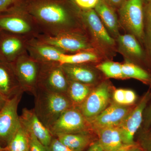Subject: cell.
Segmentation results:
<instances>
[{"instance_id": "6da1fadb", "label": "cell", "mask_w": 151, "mask_h": 151, "mask_svg": "<svg viewBox=\"0 0 151 151\" xmlns=\"http://www.w3.org/2000/svg\"><path fill=\"white\" fill-rule=\"evenodd\" d=\"M23 6L35 21L41 34L82 33L76 25V22L82 23L81 9L71 0H25Z\"/></svg>"}, {"instance_id": "7a4b0ae2", "label": "cell", "mask_w": 151, "mask_h": 151, "mask_svg": "<svg viewBox=\"0 0 151 151\" xmlns=\"http://www.w3.org/2000/svg\"><path fill=\"white\" fill-rule=\"evenodd\" d=\"M37 116L48 129L63 112L73 107L66 94L56 93L37 87L35 94Z\"/></svg>"}, {"instance_id": "3957f363", "label": "cell", "mask_w": 151, "mask_h": 151, "mask_svg": "<svg viewBox=\"0 0 151 151\" xmlns=\"http://www.w3.org/2000/svg\"><path fill=\"white\" fill-rule=\"evenodd\" d=\"M24 4L0 13V32L29 40L36 38L41 32L32 17L25 9Z\"/></svg>"}, {"instance_id": "277c9868", "label": "cell", "mask_w": 151, "mask_h": 151, "mask_svg": "<svg viewBox=\"0 0 151 151\" xmlns=\"http://www.w3.org/2000/svg\"><path fill=\"white\" fill-rule=\"evenodd\" d=\"M146 0H126L118 11L120 21L131 34L144 42V6Z\"/></svg>"}, {"instance_id": "5b68a950", "label": "cell", "mask_w": 151, "mask_h": 151, "mask_svg": "<svg viewBox=\"0 0 151 151\" xmlns=\"http://www.w3.org/2000/svg\"><path fill=\"white\" fill-rule=\"evenodd\" d=\"M35 39L67 54L89 51L92 48L87 38L81 32H66L55 36L40 34Z\"/></svg>"}, {"instance_id": "8992f818", "label": "cell", "mask_w": 151, "mask_h": 151, "mask_svg": "<svg viewBox=\"0 0 151 151\" xmlns=\"http://www.w3.org/2000/svg\"><path fill=\"white\" fill-rule=\"evenodd\" d=\"M38 87L66 94L68 79L58 62L40 63Z\"/></svg>"}, {"instance_id": "52a82bcc", "label": "cell", "mask_w": 151, "mask_h": 151, "mask_svg": "<svg viewBox=\"0 0 151 151\" xmlns=\"http://www.w3.org/2000/svg\"><path fill=\"white\" fill-rule=\"evenodd\" d=\"M23 92L7 100L0 111V145L6 147L21 125L18 106Z\"/></svg>"}, {"instance_id": "ba28073f", "label": "cell", "mask_w": 151, "mask_h": 151, "mask_svg": "<svg viewBox=\"0 0 151 151\" xmlns=\"http://www.w3.org/2000/svg\"><path fill=\"white\" fill-rule=\"evenodd\" d=\"M12 63L24 91L34 95L38 87L40 63L27 52Z\"/></svg>"}, {"instance_id": "9c48e42d", "label": "cell", "mask_w": 151, "mask_h": 151, "mask_svg": "<svg viewBox=\"0 0 151 151\" xmlns=\"http://www.w3.org/2000/svg\"><path fill=\"white\" fill-rule=\"evenodd\" d=\"M89 123L78 108L71 107L60 115L49 128L53 136L59 134L86 132Z\"/></svg>"}, {"instance_id": "30bf717a", "label": "cell", "mask_w": 151, "mask_h": 151, "mask_svg": "<svg viewBox=\"0 0 151 151\" xmlns=\"http://www.w3.org/2000/svg\"><path fill=\"white\" fill-rule=\"evenodd\" d=\"M110 94L109 86L104 82L91 90L78 108L88 122L98 116L108 107Z\"/></svg>"}, {"instance_id": "8fae6325", "label": "cell", "mask_w": 151, "mask_h": 151, "mask_svg": "<svg viewBox=\"0 0 151 151\" xmlns=\"http://www.w3.org/2000/svg\"><path fill=\"white\" fill-rule=\"evenodd\" d=\"M150 97V90L147 91L138 104L133 108L121 126L119 127L124 145L135 144L134 137L139 129L143 123V114Z\"/></svg>"}, {"instance_id": "7c38bea8", "label": "cell", "mask_w": 151, "mask_h": 151, "mask_svg": "<svg viewBox=\"0 0 151 151\" xmlns=\"http://www.w3.org/2000/svg\"><path fill=\"white\" fill-rule=\"evenodd\" d=\"M29 40L21 36L0 32V60L10 63L14 62L27 52Z\"/></svg>"}, {"instance_id": "4fadbf2b", "label": "cell", "mask_w": 151, "mask_h": 151, "mask_svg": "<svg viewBox=\"0 0 151 151\" xmlns=\"http://www.w3.org/2000/svg\"><path fill=\"white\" fill-rule=\"evenodd\" d=\"M133 108L113 103L88 122L89 126L94 131L108 127H119Z\"/></svg>"}, {"instance_id": "5bb4252c", "label": "cell", "mask_w": 151, "mask_h": 151, "mask_svg": "<svg viewBox=\"0 0 151 151\" xmlns=\"http://www.w3.org/2000/svg\"><path fill=\"white\" fill-rule=\"evenodd\" d=\"M80 17L83 25L88 28L97 41L106 46L114 45V39L108 34L106 27L94 9H81Z\"/></svg>"}, {"instance_id": "9a60e30c", "label": "cell", "mask_w": 151, "mask_h": 151, "mask_svg": "<svg viewBox=\"0 0 151 151\" xmlns=\"http://www.w3.org/2000/svg\"><path fill=\"white\" fill-rule=\"evenodd\" d=\"M20 119L22 125L47 148L53 136L48 128L39 119L34 110L24 108Z\"/></svg>"}, {"instance_id": "2e32d148", "label": "cell", "mask_w": 151, "mask_h": 151, "mask_svg": "<svg viewBox=\"0 0 151 151\" xmlns=\"http://www.w3.org/2000/svg\"><path fill=\"white\" fill-rule=\"evenodd\" d=\"M24 92L12 63L0 60V93L9 100Z\"/></svg>"}, {"instance_id": "e0dca14e", "label": "cell", "mask_w": 151, "mask_h": 151, "mask_svg": "<svg viewBox=\"0 0 151 151\" xmlns=\"http://www.w3.org/2000/svg\"><path fill=\"white\" fill-rule=\"evenodd\" d=\"M27 52L39 63L59 62L62 54L65 53L51 45L42 43L35 38L28 41Z\"/></svg>"}, {"instance_id": "ac0fdd59", "label": "cell", "mask_w": 151, "mask_h": 151, "mask_svg": "<svg viewBox=\"0 0 151 151\" xmlns=\"http://www.w3.org/2000/svg\"><path fill=\"white\" fill-rule=\"evenodd\" d=\"M95 131L104 151H115L124 145L119 127L102 128Z\"/></svg>"}, {"instance_id": "d6986e66", "label": "cell", "mask_w": 151, "mask_h": 151, "mask_svg": "<svg viewBox=\"0 0 151 151\" xmlns=\"http://www.w3.org/2000/svg\"><path fill=\"white\" fill-rule=\"evenodd\" d=\"M68 78L91 85L96 81V73L84 64L61 65Z\"/></svg>"}, {"instance_id": "ffe728a7", "label": "cell", "mask_w": 151, "mask_h": 151, "mask_svg": "<svg viewBox=\"0 0 151 151\" xmlns=\"http://www.w3.org/2000/svg\"><path fill=\"white\" fill-rule=\"evenodd\" d=\"M118 41L121 51L129 57L138 61L145 59L142 47L134 35L131 34L119 35Z\"/></svg>"}, {"instance_id": "44dd1931", "label": "cell", "mask_w": 151, "mask_h": 151, "mask_svg": "<svg viewBox=\"0 0 151 151\" xmlns=\"http://www.w3.org/2000/svg\"><path fill=\"white\" fill-rule=\"evenodd\" d=\"M94 10L104 26L113 35L119 34V21L116 11L108 6L103 0H99Z\"/></svg>"}, {"instance_id": "7402d4cb", "label": "cell", "mask_w": 151, "mask_h": 151, "mask_svg": "<svg viewBox=\"0 0 151 151\" xmlns=\"http://www.w3.org/2000/svg\"><path fill=\"white\" fill-rule=\"evenodd\" d=\"M92 90L91 86L89 84L68 79L66 95L70 100L73 107L78 108Z\"/></svg>"}, {"instance_id": "603a6c76", "label": "cell", "mask_w": 151, "mask_h": 151, "mask_svg": "<svg viewBox=\"0 0 151 151\" xmlns=\"http://www.w3.org/2000/svg\"><path fill=\"white\" fill-rule=\"evenodd\" d=\"M54 137L75 151H83L91 143V138L86 132L59 134Z\"/></svg>"}, {"instance_id": "cb8c5ba5", "label": "cell", "mask_w": 151, "mask_h": 151, "mask_svg": "<svg viewBox=\"0 0 151 151\" xmlns=\"http://www.w3.org/2000/svg\"><path fill=\"white\" fill-rule=\"evenodd\" d=\"M29 132L21 124L6 147V151H29Z\"/></svg>"}, {"instance_id": "d4e9b609", "label": "cell", "mask_w": 151, "mask_h": 151, "mask_svg": "<svg viewBox=\"0 0 151 151\" xmlns=\"http://www.w3.org/2000/svg\"><path fill=\"white\" fill-rule=\"evenodd\" d=\"M122 70L125 78H134L151 84V74L139 65L127 63L122 64Z\"/></svg>"}, {"instance_id": "484cf974", "label": "cell", "mask_w": 151, "mask_h": 151, "mask_svg": "<svg viewBox=\"0 0 151 151\" xmlns=\"http://www.w3.org/2000/svg\"><path fill=\"white\" fill-rule=\"evenodd\" d=\"M97 59V56L89 51L79 52L75 53H64L61 55L59 63L63 64H85Z\"/></svg>"}, {"instance_id": "4316f807", "label": "cell", "mask_w": 151, "mask_h": 151, "mask_svg": "<svg viewBox=\"0 0 151 151\" xmlns=\"http://www.w3.org/2000/svg\"><path fill=\"white\" fill-rule=\"evenodd\" d=\"M97 68L109 78H125L122 72V64L118 63L106 61L99 64Z\"/></svg>"}, {"instance_id": "83f0119b", "label": "cell", "mask_w": 151, "mask_h": 151, "mask_svg": "<svg viewBox=\"0 0 151 151\" xmlns=\"http://www.w3.org/2000/svg\"><path fill=\"white\" fill-rule=\"evenodd\" d=\"M137 143L142 151H151V126L147 129H142Z\"/></svg>"}, {"instance_id": "f1b7e54d", "label": "cell", "mask_w": 151, "mask_h": 151, "mask_svg": "<svg viewBox=\"0 0 151 151\" xmlns=\"http://www.w3.org/2000/svg\"><path fill=\"white\" fill-rule=\"evenodd\" d=\"M142 129L147 130L151 126V90H150V97L143 114Z\"/></svg>"}, {"instance_id": "f546056e", "label": "cell", "mask_w": 151, "mask_h": 151, "mask_svg": "<svg viewBox=\"0 0 151 151\" xmlns=\"http://www.w3.org/2000/svg\"><path fill=\"white\" fill-rule=\"evenodd\" d=\"M47 149V151H75L65 145L54 136Z\"/></svg>"}, {"instance_id": "4dcf8cb0", "label": "cell", "mask_w": 151, "mask_h": 151, "mask_svg": "<svg viewBox=\"0 0 151 151\" xmlns=\"http://www.w3.org/2000/svg\"><path fill=\"white\" fill-rule=\"evenodd\" d=\"M25 0H0V13L12 8L22 5Z\"/></svg>"}, {"instance_id": "1f68e13d", "label": "cell", "mask_w": 151, "mask_h": 151, "mask_svg": "<svg viewBox=\"0 0 151 151\" xmlns=\"http://www.w3.org/2000/svg\"><path fill=\"white\" fill-rule=\"evenodd\" d=\"M29 132V151H47L46 147L42 145L32 133Z\"/></svg>"}, {"instance_id": "d6a6232c", "label": "cell", "mask_w": 151, "mask_h": 151, "mask_svg": "<svg viewBox=\"0 0 151 151\" xmlns=\"http://www.w3.org/2000/svg\"><path fill=\"white\" fill-rule=\"evenodd\" d=\"M144 21L146 31H151V0H146L145 3Z\"/></svg>"}, {"instance_id": "836d02e7", "label": "cell", "mask_w": 151, "mask_h": 151, "mask_svg": "<svg viewBox=\"0 0 151 151\" xmlns=\"http://www.w3.org/2000/svg\"><path fill=\"white\" fill-rule=\"evenodd\" d=\"M81 10L94 9L99 0H71Z\"/></svg>"}, {"instance_id": "e575fe53", "label": "cell", "mask_w": 151, "mask_h": 151, "mask_svg": "<svg viewBox=\"0 0 151 151\" xmlns=\"http://www.w3.org/2000/svg\"><path fill=\"white\" fill-rule=\"evenodd\" d=\"M113 99L117 104L125 105V89H120L115 90L113 94Z\"/></svg>"}, {"instance_id": "d590c367", "label": "cell", "mask_w": 151, "mask_h": 151, "mask_svg": "<svg viewBox=\"0 0 151 151\" xmlns=\"http://www.w3.org/2000/svg\"><path fill=\"white\" fill-rule=\"evenodd\" d=\"M137 99V95L134 91L125 89V105H133L136 102Z\"/></svg>"}, {"instance_id": "8d00e7d4", "label": "cell", "mask_w": 151, "mask_h": 151, "mask_svg": "<svg viewBox=\"0 0 151 151\" xmlns=\"http://www.w3.org/2000/svg\"><path fill=\"white\" fill-rule=\"evenodd\" d=\"M108 6L114 10L118 11L124 4L126 0H103Z\"/></svg>"}, {"instance_id": "74e56055", "label": "cell", "mask_w": 151, "mask_h": 151, "mask_svg": "<svg viewBox=\"0 0 151 151\" xmlns=\"http://www.w3.org/2000/svg\"><path fill=\"white\" fill-rule=\"evenodd\" d=\"M144 42L146 44L150 62L151 65V31H146Z\"/></svg>"}, {"instance_id": "f35d334b", "label": "cell", "mask_w": 151, "mask_h": 151, "mask_svg": "<svg viewBox=\"0 0 151 151\" xmlns=\"http://www.w3.org/2000/svg\"><path fill=\"white\" fill-rule=\"evenodd\" d=\"M87 151H104L99 141L94 142L90 145Z\"/></svg>"}, {"instance_id": "ab89813d", "label": "cell", "mask_w": 151, "mask_h": 151, "mask_svg": "<svg viewBox=\"0 0 151 151\" xmlns=\"http://www.w3.org/2000/svg\"><path fill=\"white\" fill-rule=\"evenodd\" d=\"M137 145V142L134 144H130V145H124L115 151H129L130 149L134 147Z\"/></svg>"}, {"instance_id": "60d3db41", "label": "cell", "mask_w": 151, "mask_h": 151, "mask_svg": "<svg viewBox=\"0 0 151 151\" xmlns=\"http://www.w3.org/2000/svg\"><path fill=\"white\" fill-rule=\"evenodd\" d=\"M7 100L5 98L2 94L0 93V111L1 110L5 105Z\"/></svg>"}, {"instance_id": "b9f144b4", "label": "cell", "mask_w": 151, "mask_h": 151, "mask_svg": "<svg viewBox=\"0 0 151 151\" xmlns=\"http://www.w3.org/2000/svg\"><path fill=\"white\" fill-rule=\"evenodd\" d=\"M129 151H142V150L141 148L139 146L137 143V145L135 146V147H134L130 149Z\"/></svg>"}, {"instance_id": "7bdbcfd3", "label": "cell", "mask_w": 151, "mask_h": 151, "mask_svg": "<svg viewBox=\"0 0 151 151\" xmlns=\"http://www.w3.org/2000/svg\"><path fill=\"white\" fill-rule=\"evenodd\" d=\"M6 147H4L0 145V151H6Z\"/></svg>"}]
</instances>
